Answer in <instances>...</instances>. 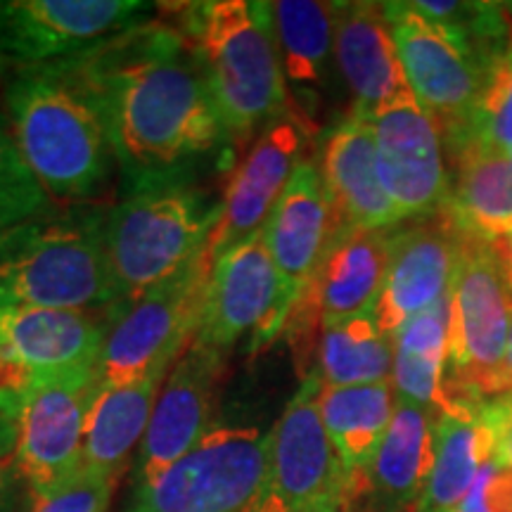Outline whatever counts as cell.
Listing matches in <instances>:
<instances>
[{"label":"cell","instance_id":"12","mask_svg":"<svg viewBox=\"0 0 512 512\" xmlns=\"http://www.w3.org/2000/svg\"><path fill=\"white\" fill-rule=\"evenodd\" d=\"M294 302L256 238L211 264L207 302H204L197 342L228 351L242 337H252V347L268 342L287 325Z\"/></svg>","mask_w":512,"mask_h":512},{"label":"cell","instance_id":"21","mask_svg":"<svg viewBox=\"0 0 512 512\" xmlns=\"http://www.w3.org/2000/svg\"><path fill=\"white\" fill-rule=\"evenodd\" d=\"M439 413L396 396L394 418L368 470L347 484L344 501L368 494L373 512H418L434 465Z\"/></svg>","mask_w":512,"mask_h":512},{"label":"cell","instance_id":"8","mask_svg":"<svg viewBox=\"0 0 512 512\" xmlns=\"http://www.w3.org/2000/svg\"><path fill=\"white\" fill-rule=\"evenodd\" d=\"M266 472L268 432L211 427L176 463L133 484L126 512H252Z\"/></svg>","mask_w":512,"mask_h":512},{"label":"cell","instance_id":"15","mask_svg":"<svg viewBox=\"0 0 512 512\" xmlns=\"http://www.w3.org/2000/svg\"><path fill=\"white\" fill-rule=\"evenodd\" d=\"M306 124L297 117L268 126L242 159L221 200V219L209 245L211 264L233 249L261 238L297 166L304 162Z\"/></svg>","mask_w":512,"mask_h":512},{"label":"cell","instance_id":"33","mask_svg":"<svg viewBox=\"0 0 512 512\" xmlns=\"http://www.w3.org/2000/svg\"><path fill=\"white\" fill-rule=\"evenodd\" d=\"M117 477L81 465L64 482L31 496L27 512H107Z\"/></svg>","mask_w":512,"mask_h":512},{"label":"cell","instance_id":"39","mask_svg":"<svg viewBox=\"0 0 512 512\" xmlns=\"http://www.w3.org/2000/svg\"><path fill=\"white\" fill-rule=\"evenodd\" d=\"M503 456L512 465V401H510V413L508 418H505V427H503Z\"/></svg>","mask_w":512,"mask_h":512},{"label":"cell","instance_id":"36","mask_svg":"<svg viewBox=\"0 0 512 512\" xmlns=\"http://www.w3.org/2000/svg\"><path fill=\"white\" fill-rule=\"evenodd\" d=\"M31 375L12 358L8 347L0 339V411L15 418L22 394L27 392Z\"/></svg>","mask_w":512,"mask_h":512},{"label":"cell","instance_id":"37","mask_svg":"<svg viewBox=\"0 0 512 512\" xmlns=\"http://www.w3.org/2000/svg\"><path fill=\"white\" fill-rule=\"evenodd\" d=\"M302 512H347V505H344V498H323V501L309 505Z\"/></svg>","mask_w":512,"mask_h":512},{"label":"cell","instance_id":"4","mask_svg":"<svg viewBox=\"0 0 512 512\" xmlns=\"http://www.w3.org/2000/svg\"><path fill=\"white\" fill-rule=\"evenodd\" d=\"M107 211L36 216L0 235V306L95 311L117 304L105 254Z\"/></svg>","mask_w":512,"mask_h":512},{"label":"cell","instance_id":"14","mask_svg":"<svg viewBox=\"0 0 512 512\" xmlns=\"http://www.w3.org/2000/svg\"><path fill=\"white\" fill-rule=\"evenodd\" d=\"M375 133L377 174L399 221L444 214L451 197L444 140L420 102L368 119Z\"/></svg>","mask_w":512,"mask_h":512},{"label":"cell","instance_id":"28","mask_svg":"<svg viewBox=\"0 0 512 512\" xmlns=\"http://www.w3.org/2000/svg\"><path fill=\"white\" fill-rule=\"evenodd\" d=\"M271 15L287 86L316 100L335 62V3L278 0Z\"/></svg>","mask_w":512,"mask_h":512},{"label":"cell","instance_id":"19","mask_svg":"<svg viewBox=\"0 0 512 512\" xmlns=\"http://www.w3.org/2000/svg\"><path fill=\"white\" fill-rule=\"evenodd\" d=\"M394 230H342L335 233L311 285L297 299L287 323L309 318V328H332L373 313L380 299Z\"/></svg>","mask_w":512,"mask_h":512},{"label":"cell","instance_id":"32","mask_svg":"<svg viewBox=\"0 0 512 512\" xmlns=\"http://www.w3.org/2000/svg\"><path fill=\"white\" fill-rule=\"evenodd\" d=\"M50 211V195L24 162L8 114L0 112V235Z\"/></svg>","mask_w":512,"mask_h":512},{"label":"cell","instance_id":"2","mask_svg":"<svg viewBox=\"0 0 512 512\" xmlns=\"http://www.w3.org/2000/svg\"><path fill=\"white\" fill-rule=\"evenodd\" d=\"M5 110L24 162L50 197L79 200L105 185L117 157L86 53L19 67Z\"/></svg>","mask_w":512,"mask_h":512},{"label":"cell","instance_id":"27","mask_svg":"<svg viewBox=\"0 0 512 512\" xmlns=\"http://www.w3.org/2000/svg\"><path fill=\"white\" fill-rule=\"evenodd\" d=\"M320 418L342 460L347 484L368 470L377 446L394 418L396 392L392 380L354 387H325L318 394Z\"/></svg>","mask_w":512,"mask_h":512},{"label":"cell","instance_id":"29","mask_svg":"<svg viewBox=\"0 0 512 512\" xmlns=\"http://www.w3.org/2000/svg\"><path fill=\"white\" fill-rule=\"evenodd\" d=\"M448 294L439 304L408 320L392 337V384L399 399L441 413V382L448 351Z\"/></svg>","mask_w":512,"mask_h":512},{"label":"cell","instance_id":"3","mask_svg":"<svg viewBox=\"0 0 512 512\" xmlns=\"http://www.w3.org/2000/svg\"><path fill=\"white\" fill-rule=\"evenodd\" d=\"M195 53L228 136L247 140L294 114L275 41L271 3L209 0L183 5Z\"/></svg>","mask_w":512,"mask_h":512},{"label":"cell","instance_id":"10","mask_svg":"<svg viewBox=\"0 0 512 512\" xmlns=\"http://www.w3.org/2000/svg\"><path fill=\"white\" fill-rule=\"evenodd\" d=\"M320 389V377L306 375L268 432L266 486L252 512H302L323 498H344L347 475L320 418Z\"/></svg>","mask_w":512,"mask_h":512},{"label":"cell","instance_id":"24","mask_svg":"<svg viewBox=\"0 0 512 512\" xmlns=\"http://www.w3.org/2000/svg\"><path fill=\"white\" fill-rule=\"evenodd\" d=\"M512 396L491 401L475 413H446L437 418L434 465L418 512H453L482 470L503 451V427Z\"/></svg>","mask_w":512,"mask_h":512},{"label":"cell","instance_id":"7","mask_svg":"<svg viewBox=\"0 0 512 512\" xmlns=\"http://www.w3.org/2000/svg\"><path fill=\"white\" fill-rule=\"evenodd\" d=\"M209 275L207 249L138 299L112 306L95 366V387L124 384L174 366L200 330Z\"/></svg>","mask_w":512,"mask_h":512},{"label":"cell","instance_id":"5","mask_svg":"<svg viewBox=\"0 0 512 512\" xmlns=\"http://www.w3.org/2000/svg\"><path fill=\"white\" fill-rule=\"evenodd\" d=\"M219 219L221 202L169 176L145 181L107 211L105 254L117 304L133 302L207 252Z\"/></svg>","mask_w":512,"mask_h":512},{"label":"cell","instance_id":"30","mask_svg":"<svg viewBox=\"0 0 512 512\" xmlns=\"http://www.w3.org/2000/svg\"><path fill=\"white\" fill-rule=\"evenodd\" d=\"M394 342L377 325L375 313L349 318L323 330L318 370L325 387H354L392 380Z\"/></svg>","mask_w":512,"mask_h":512},{"label":"cell","instance_id":"26","mask_svg":"<svg viewBox=\"0 0 512 512\" xmlns=\"http://www.w3.org/2000/svg\"><path fill=\"white\" fill-rule=\"evenodd\" d=\"M444 214L465 238L501 242L512 235V152H463Z\"/></svg>","mask_w":512,"mask_h":512},{"label":"cell","instance_id":"13","mask_svg":"<svg viewBox=\"0 0 512 512\" xmlns=\"http://www.w3.org/2000/svg\"><path fill=\"white\" fill-rule=\"evenodd\" d=\"M403 72L420 107L439 126L441 138L470 117L486 74L446 31L425 19L413 3H382Z\"/></svg>","mask_w":512,"mask_h":512},{"label":"cell","instance_id":"9","mask_svg":"<svg viewBox=\"0 0 512 512\" xmlns=\"http://www.w3.org/2000/svg\"><path fill=\"white\" fill-rule=\"evenodd\" d=\"M155 8L140 0H0V55L17 67L74 57L150 24Z\"/></svg>","mask_w":512,"mask_h":512},{"label":"cell","instance_id":"25","mask_svg":"<svg viewBox=\"0 0 512 512\" xmlns=\"http://www.w3.org/2000/svg\"><path fill=\"white\" fill-rule=\"evenodd\" d=\"M169 370L159 368L138 380L95 387L83 432V465L121 477L128 458L143 444Z\"/></svg>","mask_w":512,"mask_h":512},{"label":"cell","instance_id":"1","mask_svg":"<svg viewBox=\"0 0 512 512\" xmlns=\"http://www.w3.org/2000/svg\"><path fill=\"white\" fill-rule=\"evenodd\" d=\"M114 157L143 181L171 176L226 133L188 38L143 24L86 50Z\"/></svg>","mask_w":512,"mask_h":512},{"label":"cell","instance_id":"23","mask_svg":"<svg viewBox=\"0 0 512 512\" xmlns=\"http://www.w3.org/2000/svg\"><path fill=\"white\" fill-rule=\"evenodd\" d=\"M320 174L342 230H389L399 216L377 174L375 133L368 119L349 114L325 138L320 150Z\"/></svg>","mask_w":512,"mask_h":512},{"label":"cell","instance_id":"11","mask_svg":"<svg viewBox=\"0 0 512 512\" xmlns=\"http://www.w3.org/2000/svg\"><path fill=\"white\" fill-rule=\"evenodd\" d=\"M95 370L31 377L17 406V465L31 496L64 482L83 465V432Z\"/></svg>","mask_w":512,"mask_h":512},{"label":"cell","instance_id":"17","mask_svg":"<svg viewBox=\"0 0 512 512\" xmlns=\"http://www.w3.org/2000/svg\"><path fill=\"white\" fill-rule=\"evenodd\" d=\"M465 235L446 214L394 230L387 275L375 306L384 335L394 337L413 316L439 304L451 292Z\"/></svg>","mask_w":512,"mask_h":512},{"label":"cell","instance_id":"31","mask_svg":"<svg viewBox=\"0 0 512 512\" xmlns=\"http://www.w3.org/2000/svg\"><path fill=\"white\" fill-rule=\"evenodd\" d=\"M448 155L512 152V53L491 64L470 117L444 138Z\"/></svg>","mask_w":512,"mask_h":512},{"label":"cell","instance_id":"34","mask_svg":"<svg viewBox=\"0 0 512 512\" xmlns=\"http://www.w3.org/2000/svg\"><path fill=\"white\" fill-rule=\"evenodd\" d=\"M458 512H512V465L503 451L489 458L479 470L470 494Z\"/></svg>","mask_w":512,"mask_h":512},{"label":"cell","instance_id":"41","mask_svg":"<svg viewBox=\"0 0 512 512\" xmlns=\"http://www.w3.org/2000/svg\"><path fill=\"white\" fill-rule=\"evenodd\" d=\"M453 512H458V510H453Z\"/></svg>","mask_w":512,"mask_h":512},{"label":"cell","instance_id":"18","mask_svg":"<svg viewBox=\"0 0 512 512\" xmlns=\"http://www.w3.org/2000/svg\"><path fill=\"white\" fill-rule=\"evenodd\" d=\"M335 64L354 98L356 117L373 119L418 102L382 3H335Z\"/></svg>","mask_w":512,"mask_h":512},{"label":"cell","instance_id":"6","mask_svg":"<svg viewBox=\"0 0 512 512\" xmlns=\"http://www.w3.org/2000/svg\"><path fill=\"white\" fill-rule=\"evenodd\" d=\"M448 351L441 413H475L505 399L503 361L512 328V273L501 247L465 238L448 292Z\"/></svg>","mask_w":512,"mask_h":512},{"label":"cell","instance_id":"16","mask_svg":"<svg viewBox=\"0 0 512 512\" xmlns=\"http://www.w3.org/2000/svg\"><path fill=\"white\" fill-rule=\"evenodd\" d=\"M228 351L192 339L171 366L157 396L155 413L138 448L136 482L159 475L207 434L214 418Z\"/></svg>","mask_w":512,"mask_h":512},{"label":"cell","instance_id":"35","mask_svg":"<svg viewBox=\"0 0 512 512\" xmlns=\"http://www.w3.org/2000/svg\"><path fill=\"white\" fill-rule=\"evenodd\" d=\"M22 482L17 465V422L0 411V512H12Z\"/></svg>","mask_w":512,"mask_h":512},{"label":"cell","instance_id":"38","mask_svg":"<svg viewBox=\"0 0 512 512\" xmlns=\"http://www.w3.org/2000/svg\"><path fill=\"white\" fill-rule=\"evenodd\" d=\"M503 382H505V394L512 396V328H510V335H508V349H505Z\"/></svg>","mask_w":512,"mask_h":512},{"label":"cell","instance_id":"20","mask_svg":"<svg viewBox=\"0 0 512 512\" xmlns=\"http://www.w3.org/2000/svg\"><path fill=\"white\" fill-rule=\"evenodd\" d=\"M335 233V211L320 166L304 159L261 233V242L294 304L311 285Z\"/></svg>","mask_w":512,"mask_h":512},{"label":"cell","instance_id":"22","mask_svg":"<svg viewBox=\"0 0 512 512\" xmlns=\"http://www.w3.org/2000/svg\"><path fill=\"white\" fill-rule=\"evenodd\" d=\"M0 339L31 377L95 370L105 323L91 311L0 306Z\"/></svg>","mask_w":512,"mask_h":512},{"label":"cell","instance_id":"40","mask_svg":"<svg viewBox=\"0 0 512 512\" xmlns=\"http://www.w3.org/2000/svg\"><path fill=\"white\" fill-rule=\"evenodd\" d=\"M8 60H5L3 55H0V81H3V76H5V72H8Z\"/></svg>","mask_w":512,"mask_h":512}]
</instances>
